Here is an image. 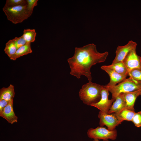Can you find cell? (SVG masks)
Returning a JSON list of instances; mask_svg holds the SVG:
<instances>
[{"mask_svg": "<svg viewBox=\"0 0 141 141\" xmlns=\"http://www.w3.org/2000/svg\"><path fill=\"white\" fill-rule=\"evenodd\" d=\"M141 90L132 92L123 93L126 103L125 108L134 111V103L137 97L140 95Z\"/></svg>", "mask_w": 141, "mask_h": 141, "instance_id": "7c38bea8", "label": "cell"}, {"mask_svg": "<svg viewBox=\"0 0 141 141\" xmlns=\"http://www.w3.org/2000/svg\"><path fill=\"white\" fill-rule=\"evenodd\" d=\"M27 4L26 0H7L4 7L10 8L19 5H26Z\"/></svg>", "mask_w": 141, "mask_h": 141, "instance_id": "ffe728a7", "label": "cell"}, {"mask_svg": "<svg viewBox=\"0 0 141 141\" xmlns=\"http://www.w3.org/2000/svg\"><path fill=\"white\" fill-rule=\"evenodd\" d=\"M117 73L123 75L128 76V70L122 62H120L107 66Z\"/></svg>", "mask_w": 141, "mask_h": 141, "instance_id": "2e32d148", "label": "cell"}, {"mask_svg": "<svg viewBox=\"0 0 141 141\" xmlns=\"http://www.w3.org/2000/svg\"><path fill=\"white\" fill-rule=\"evenodd\" d=\"M88 137L93 139H102L104 141H107L108 139L115 140L117 136L116 130H110L105 128L98 127L95 128H91L87 131Z\"/></svg>", "mask_w": 141, "mask_h": 141, "instance_id": "5b68a950", "label": "cell"}, {"mask_svg": "<svg viewBox=\"0 0 141 141\" xmlns=\"http://www.w3.org/2000/svg\"><path fill=\"white\" fill-rule=\"evenodd\" d=\"M28 10L32 14L33 13V9L37 5L38 0H26Z\"/></svg>", "mask_w": 141, "mask_h": 141, "instance_id": "cb8c5ba5", "label": "cell"}, {"mask_svg": "<svg viewBox=\"0 0 141 141\" xmlns=\"http://www.w3.org/2000/svg\"><path fill=\"white\" fill-rule=\"evenodd\" d=\"M17 49L12 39L9 40L5 44L4 51L10 58L15 53Z\"/></svg>", "mask_w": 141, "mask_h": 141, "instance_id": "d6986e66", "label": "cell"}, {"mask_svg": "<svg viewBox=\"0 0 141 141\" xmlns=\"http://www.w3.org/2000/svg\"><path fill=\"white\" fill-rule=\"evenodd\" d=\"M135 113L134 111L124 108L118 113L116 114L118 117L123 121L126 120L132 121Z\"/></svg>", "mask_w": 141, "mask_h": 141, "instance_id": "e0dca14e", "label": "cell"}, {"mask_svg": "<svg viewBox=\"0 0 141 141\" xmlns=\"http://www.w3.org/2000/svg\"><path fill=\"white\" fill-rule=\"evenodd\" d=\"M103 85L91 82L83 85L79 91L80 99L85 104L91 106L98 102L101 97Z\"/></svg>", "mask_w": 141, "mask_h": 141, "instance_id": "7a4b0ae2", "label": "cell"}, {"mask_svg": "<svg viewBox=\"0 0 141 141\" xmlns=\"http://www.w3.org/2000/svg\"><path fill=\"white\" fill-rule=\"evenodd\" d=\"M2 9L8 20L14 24L22 22L32 14L28 10L27 5L3 7Z\"/></svg>", "mask_w": 141, "mask_h": 141, "instance_id": "277c9868", "label": "cell"}, {"mask_svg": "<svg viewBox=\"0 0 141 141\" xmlns=\"http://www.w3.org/2000/svg\"><path fill=\"white\" fill-rule=\"evenodd\" d=\"M98 117L99 119L100 126L102 127L105 125L108 130L111 131L115 129L116 127L123 121L115 113L105 114L100 111Z\"/></svg>", "mask_w": 141, "mask_h": 141, "instance_id": "8992f818", "label": "cell"}, {"mask_svg": "<svg viewBox=\"0 0 141 141\" xmlns=\"http://www.w3.org/2000/svg\"><path fill=\"white\" fill-rule=\"evenodd\" d=\"M132 121L136 126L138 127L141 126V111L135 113Z\"/></svg>", "mask_w": 141, "mask_h": 141, "instance_id": "603a6c76", "label": "cell"}, {"mask_svg": "<svg viewBox=\"0 0 141 141\" xmlns=\"http://www.w3.org/2000/svg\"><path fill=\"white\" fill-rule=\"evenodd\" d=\"M104 86L111 94V99L115 100L116 97L122 93L130 92L141 89V81L135 80L132 78L126 79L118 85L112 86Z\"/></svg>", "mask_w": 141, "mask_h": 141, "instance_id": "3957f363", "label": "cell"}, {"mask_svg": "<svg viewBox=\"0 0 141 141\" xmlns=\"http://www.w3.org/2000/svg\"><path fill=\"white\" fill-rule=\"evenodd\" d=\"M109 92L108 89L103 85L100 99L98 102L92 104L91 106L97 108L105 113L108 114L113 103L115 101L112 99H108Z\"/></svg>", "mask_w": 141, "mask_h": 141, "instance_id": "52a82bcc", "label": "cell"}, {"mask_svg": "<svg viewBox=\"0 0 141 141\" xmlns=\"http://www.w3.org/2000/svg\"><path fill=\"white\" fill-rule=\"evenodd\" d=\"M13 101H10L5 108L0 116L5 119L9 123L13 124L17 122V117L13 109Z\"/></svg>", "mask_w": 141, "mask_h": 141, "instance_id": "8fae6325", "label": "cell"}, {"mask_svg": "<svg viewBox=\"0 0 141 141\" xmlns=\"http://www.w3.org/2000/svg\"><path fill=\"white\" fill-rule=\"evenodd\" d=\"M23 32L22 36L27 43H31L35 41L37 33L34 29H25Z\"/></svg>", "mask_w": 141, "mask_h": 141, "instance_id": "ac0fdd59", "label": "cell"}, {"mask_svg": "<svg viewBox=\"0 0 141 141\" xmlns=\"http://www.w3.org/2000/svg\"><path fill=\"white\" fill-rule=\"evenodd\" d=\"M126 103L123 93L119 95L116 98L108 112V114L117 113L125 108Z\"/></svg>", "mask_w": 141, "mask_h": 141, "instance_id": "4fadbf2b", "label": "cell"}, {"mask_svg": "<svg viewBox=\"0 0 141 141\" xmlns=\"http://www.w3.org/2000/svg\"><path fill=\"white\" fill-rule=\"evenodd\" d=\"M108 55L105 51L100 53L95 45L91 43L81 47H75L73 56L67 60L70 69V74L79 79L82 75L91 81L90 69L93 65L105 61Z\"/></svg>", "mask_w": 141, "mask_h": 141, "instance_id": "6da1fadb", "label": "cell"}, {"mask_svg": "<svg viewBox=\"0 0 141 141\" xmlns=\"http://www.w3.org/2000/svg\"><path fill=\"white\" fill-rule=\"evenodd\" d=\"M10 101L3 99H0V114L2 113L5 108L9 104Z\"/></svg>", "mask_w": 141, "mask_h": 141, "instance_id": "d4e9b609", "label": "cell"}, {"mask_svg": "<svg viewBox=\"0 0 141 141\" xmlns=\"http://www.w3.org/2000/svg\"><path fill=\"white\" fill-rule=\"evenodd\" d=\"M136 48L131 50L122 61L128 71L135 68L141 69V57L137 54Z\"/></svg>", "mask_w": 141, "mask_h": 141, "instance_id": "ba28073f", "label": "cell"}, {"mask_svg": "<svg viewBox=\"0 0 141 141\" xmlns=\"http://www.w3.org/2000/svg\"><path fill=\"white\" fill-rule=\"evenodd\" d=\"M15 95L14 86L10 84L7 87H3L0 90V99L8 101L13 100Z\"/></svg>", "mask_w": 141, "mask_h": 141, "instance_id": "5bb4252c", "label": "cell"}, {"mask_svg": "<svg viewBox=\"0 0 141 141\" xmlns=\"http://www.w3.org/2000/svg\"><path fill=\"white\" fill-rule=\"evenodd\" d=\"M93 141H99V139H94Z\"/></svg>", "mask_w": 141, "mask_h": 141, "instance_id": "484cf974", "label": "cell"}, {"mask_svg": "<svg viewBox=\"0 0 141 141\" xmlns=\"http://www.w3.org/2000/svg\"><path fill=\"white\" fill-rule=\"evenodd\" d=\"M140 95H141V90L140 91Z\"/></svg>", "mask_w": 141, "mask_h": 141, "instance_id": "4316f807", "label": "cell"}, {"mask_svg": "<svg viewBox=\"0 0 141 141\" xmlns=\"http://www.w3.org/2000/svg\"><path fill=\"white\" fill-rule=\"evenodd\" d=\"M32 51L31 43H27L18 49L15 54L10 58L11 60H15L21 56L31 53Z\"/></svg>", "mask_w": 141, "mask_h": 141, "instance_id": "9a60e30c", "label": "cell"}, {"mask_svg": "<svg viewBox=\"0 0 141 141\" xmlns=\"http://www.w3.org/2000/svg\"><path fill=\"white\" fill-rule=\"evenodd\" d=\"M101 68L107 73L110 77V81L107 85V86H112L116 85L118 83L123 81L126 79L127 76L121 75L108 67L106 65L102 66Z\"/></svg>", "mask_w": 141, "mask_h": 141, "instance_id": "30bf717a", "label": "cell"}, {"mask_svg": "<svg viewBox=\"0 0 141 141\" xmlns=\"http://www.w3.org/2000/svg\"><path fill=\"white\" fill-rule=\"evenodd\" d=\"M137 45L136 42L130 40L124 46H118L116 51L115 57L112 63L122 61L129 52L133 49L136 47Z\"/></svg>", "mask_w": 141, "mask_h": 141, "instance_id": "9c48e42d", "label": "cell"}, {"mask_svg": "<svg viewBox=\"0 0 141 141\" xmlns=\"http://www.w3.org/2000/svg\"><path fill=\"white\" fill-rule=\"evenodd\" d=\"M128 76L135 80L141 81V69L135 68L130 70L128 71Z\"/></svg>", "mask_w": 141, "mask_h": 141, "instance_id": "44dd1931", "label": "cell"}, {"mask_svg": "<svg viewBox=\"0 0 141 141\" xmlns=\"http://www.w3.org/2000/svg\"><path fill=\"white\" fill-rule=\"evenodd\" d=\"M12 40L17 49L27 43L22 36L19 37H16Z\"/></svg>", "mask_w": 141, "mask_h": 141, "instance_id": "7402d4cb", "label": "cell"}]
</instances>
